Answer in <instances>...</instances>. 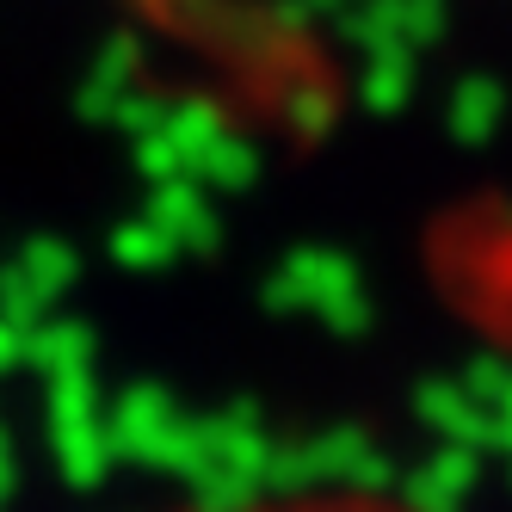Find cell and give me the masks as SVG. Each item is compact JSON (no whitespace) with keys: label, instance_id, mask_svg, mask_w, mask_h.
I'll list each match as a JSON object with an SVG mask.
<instances>
[{"label":"cell","instance_id":"1","mask_svg":"<svg viewBox=\"0 0 512 512\" xmlns=\"http://www.w3.org/2000/svg\"><path fill=\"white\" fill-rule=\"evenodd\" d=\"M204 512H414L383 494H284V500H253V506H204Z\"/></svg>","mask_w":512,"mask_h":512}]
</instances>
